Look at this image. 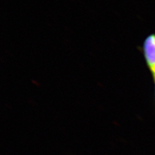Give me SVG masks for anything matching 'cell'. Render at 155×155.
Masks as SVG:
<instances>
[{
	"instance_id": "obj_1",
	"label": "cell",
	"mask_w": 155,
	"mask_h": 155,
	"mask_svg": "<svg viewBox=\"0 0 155 155\" xmlns=\"http://www.w3.org/2000/svg\"><path fill=\"white\" fill-rule=\"evenodd\" d=\"M142 52L146 64L152 74H155V34L149 35L143 43Z\"/></svg>"
},
{
	"instance_id": "obj_2",
	"label": "cell",
	"mask_w": 155,
	"mask_h": 155,
	"mask_svg": "<svg viewBox=\"0 0 155 155\" xmlns=\"http://www.w3.org/2000/svg\"><path fill=\"white\" fill-rule=\"evenodd\" d=\"M153 77H154V83H155V74H153Z\"/></svg>"
}]
</instances>
